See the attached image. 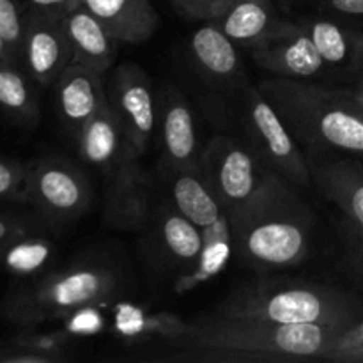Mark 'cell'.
Wrapping results in <instances>:
<instances>
[{
    "instance_id": "obj_1",
    "label": "cell",
    "mask_w": 363,
    "mask_h": 363,
    "mask_svg": "<svg viewBox=\"0 0 363 363\" xmlns=\"http://www.w3.org/2000/svg\"><path fill=\"white\" fill-rule=\"evenodd\" d=\"M340 330L211 314L183 321L167 344L177 353L176 360L186 362L319 360Z\"/></svg>"
},
{
    "instance_id": "obj_2",
    "label": "cell",
    "mask_w": 363,
    "mask_h": 363,
    "mask_svg": "<svg viewBox=\"0 0 363 363\" xmlns=\"http://www.w3.org/2000/svg\"><path fill=\"white\" fill-rule=\"evenodd\" d=\"M233 254L241 266L264 273L298 266L314 245L311 206L286 177L269 172L259 190L229 215Z\"/></svg>"
},
{
    "instance_id": "obj_3",
    "label": "cell",
    "mask_w": 363,
    "mask_h": 363,
    "mask_svg": "<svg viewBox=\"0 0 363 363\" xmlns=\"http://www.w3.org/2000/svg\"><path fill=\"white\" fill-rule=\"evenodd\" d=\"M124 268L105 255H85L35 279L16 282L0 300V319L20 328L60 321L121 296Z\"/></svg>"
},
{
    "instance_id": "obj_4",
    "label": "cell",
    "mask_w": 363,
    "mask_h": 363,
    "mask_svg": "<svg viewBox=\"0 0 363 363\" xmlns=\"http://www.w3.org/2000/svg\"><path fill=\"white\" fill-rule=\"evenodd\" d=\"M215 314L277 325L346 328L363 318V301L340 287L301 279H257L240 284Z\"/></svg>"
},
{
    "instance_id": "obj_5",
    "label": "cell",
    "mask_w": 363,
    "mask_h": 363,
    "mask_svg": "<svg viewBox=\"0 0 363 363\" xmlns=\"http://www.w3.org/2000/svg\"><path fill=\"white\" fill-rule=\"evenodd\" d=\"M257 87L307 151L363 158V116L335 87L284 77L262 80Z\"/></svg>"
},
{
    "instance_id": "obj_6",
    "label": "cell",
    "mask_w": 363,
    "mask_h": 363,
    "mask_svg": "<svg viewBox=\"0 0 363 363\" xmlns=\"http://www.w3.org/2000/svg\"><path fill=\"white\" fill-rule=\"evenodd\" d=\"M241 96V128L243 140L272 172L286 177L298 188L312 184L307 155L272 103L257 85L245 84Z\"/></svg>"
},
{
    "instance_id": "obj_7",
    "label": "cell",
    "mask_w": 363,
    "mask_h": 363,
    "mask_svg": "<svg viewBox=\"0 0 363 363\" xmlns=\"http://www.w3.org/2000/svg\"><path fill=\"white\" fill-rule=\"evenodd\" d=\"M91 201V183L77 163L59 155L28 162L27 206L48 227L74 222L87 211Z\"/></svg>"
},
{
    "instance_id": "obj_8",
    "label": "cell",
    "mask_w": 363,
    "mask_h": 363,
    "mask_svg": "<svg viewBox=\"0 0 363 363\" xmlns=\"http://www.w3.org/2000/svg\"><path fill=\"white\" fill-rule=\"evenodd\" d=\"M195 167L227 215L241 208L272 172L247 142L229 135H215Z\"/></svg>"
},
{
    "instance_id": "obj_9",
    "label": "cell",
    "mask_w": 363,
    "mask_h": 363,
    "mask_svg": "<svg viewBox=\"0 0 363 363\" xmlns=\"http://www.w3.org/2000/svg\"><path fill=\"white\" fill-rule=\"evenodd\" d=\"M106 99L119 117L128 151L140 160L151 147L158 126V96L151 80L137 64H123L110 77Z\"/></svg>"
},
{
    "instance_id": "obj_10",
    "label": "cell",
    "mask_w": 363,
    "mask_h": 363,
    "mask_svg": "<svg viewBox=\"0 0 363 363\" xmlns=\"http://www.w3.org/2000/svg\"><path fill=\"white\" fill-rule=\"evenodd\" d=\"M145 250L158 272L177 279L190 272L202 248V229L181 215L172 204H158L145 227Z\"/></svg>"
},
{
    "instance_id": "obj_11",
    "label": "cell",
    "mask_w": 363,
    "mask_h": 363,
    "mask_svg": "<svg viewBox=\"0 0 363 363\" xmlns=\"http://www.w3.org/2000/svg\"><path fill=\"white\" fill-rule=\"evenodd\" d=\"M155 209V181L140 160L126 158L108 174L103 218L116 229L144 233Z\"/></svg>"
},
{
    "instance_id": "obj_12",
    "label": "cell",
    "mask_w": 363,
    "mask_h": 363,
    "mask_svg": "<svg viewBox=\"0 0 363 363\" xmlns=\"http://www.w3.org/2000/svg\"><path fill=\"white\" fill-rule=\"evenodd\" d=\"M250 52L255 64L275 77L311 82L328 69L300 21L286 20Z\"/></svg>"
},
{
    "instance_id": "obj_13",
    "label": "cell",
    "mask_w": 363,
    "mask_h": 363,
    "mask_svg": "<svg viewBox=\"0 0 363 363\" xmlns=\"http://www.w3.org/2000/svg\"><path fill=\"white\" fill-rule=\"evenodd\" d=\"M312 184L346 216V223L363 236V165L333 151H305Z\"/></svg>"
},
{
    "instance_id": "obj_14",
    "label": "cell",
    "mask_w": 363,
    "mask_h": 363,
    "mask_svg": "<svg viewBox=\"0 0 363 363\" xmlns=\"http://www.w3.org/2000/svg\"><path fill=\"white\" fill-rule=\"evenodd\" d=\"M73 60L62 27V14L30 9L25 27L21 64L41 89L53 87L57 78Z\"/></svg>"
},
{
    "instance_id": "obj_15",
    "label": "cell",
    "mask_w": 363,
    "mask_h": 363,
    "mask_svg": "<svg viewBox=\"0 0 363 363\" xmlns=\"http://www.w3.org/2000/svg\"><path fill=\"white\" fill-rule=\"evenodd\" d=\"M156 137L162 151V169H190L201 152L195 116L190 103L176 89L169 87L158 96Z\"/></svg>"
},
{
    "instance_id": "obj_16",
    "label": "cell",
    "mask_w": 363,
    "mask_h": 363,
    "mask_svg": "<svg viewBox=\"0 0 363 363\" xmlns=\"http://www.w3.org/2000/svg\"><path fill=\"white\" fill-rule=\"evenodd\" d=\"M60 126L74 140L80 128L106 103L103 74L71 62L53 84Z\"/></svg>"
},
{
    "instance_id": "obj_17",
    "label": "cell",
    "mask_w": 363,
    "mask_h": 363,
    "mask_svg": "<svg viewBox=\"0 0 363 363\" xmlns=\"http://www.w3.org/2000/svg\"><path fill=\"white\" fill-rule=\"evenodd\" d=\"M190 53L197 71L213 87L241 91L247 84L238 45L213 21L191 34Z\"/></svg>"
},
{
    "instance_id": "obj_18",
    "label": "cell",
    "mask_w": 363,
    "mask_h": 363,
    "mask_svg": "<svg viewBox=\"0 0 363 363\" xmlns=\"http://www.w3.org/2000/svg\"><path fill=\"white\" fill-rule=\"evenodd\" d=\"M73 64L89 67L99 74L108 73L116 64L121 41L84 6H77L62 14Z\"/></svg>"
},
{
    "instance_id": "obj_19",
    "label": "cell",
    "mask_w": 363,
    "mask_h": 363,
    "mask_svg": "<svg viewBox=\"0 0 363 363\" xmlns=\"http://www.w3.org/2000/svg\"><path fill=\"white\" fill-rule=\"evenodd\" d=\"M78 155L87 165L108 176L119 163L133 158L128 151L126 135L108 99L105 105L80 128L74 137Z\"/></svg>"
},
{
    "instance_id": "obj_20",
    "label": "cell",
    "mask_w": 363,
    "mask_h": 363,
    "mask_svg": "<svg viewBox=\"0 0 363 363\" xmlns=\"http://www.w3.org/2000/svg\"><path fill=\"white\" fill-rule=\"evenodd\" d=\"M300 23L305 27L328 69L344 71L353 78L360 74L363 32L342 23L335 16L303 18Z\"/></svg>"
},
{
    "instance_id": "obj_21",
    "label": "cell",
    "mask_w": 363,
    "mask_h": 363,
    "mask_svg": "<svg viewBox=\"0 0 363 363\" xmlns=\"http://www.w3.org/2000/svg\"><path fill=\"white\" fill-rule=\"evenodd\" d=\"M121 43L140 45L158 28V13L149 0H80Z\"/></svg>"
},
{
    "instance_id": "obj_22",
    "label": "cell",
    "mask_w": 363,
    "mask_h": 363,
    "mask_svg": "<svg viewBox=\"0 0 363 363\" xmlns=\"http://www.w3.org/2000/svg\"><path fill=\"white\" fill-rule=\"evenodd\" d=\"M238 46L252 50L284 23L273 0H233L215 20Z\"/></svg>"
},
{
    "instance_id": "obj_23",
    "label": "cell",
    "mask_w": 363,
    "mask_h": 363,
    "mask_svg": "<svg viewBox=\"0 0 363 363\" xmlns=\"http://www.w3.org/2000/svg\"><path fill=\"white\" fill-rule=\"evenodd\" d=\"M163 179L169 184L170 204L197 227L211 225L222 216L223 209L197 167L163 169Z\"/></svg>"
},
{
    "instance_id": "obj_24",
    "label": "cell",
    "mask_w": 363,
    "mask_h": 363,
    "mask_svg": "<svg viewBox=\"0 0 363 363\" xmlns=\"http://www.w3.org/2000/svg\"><path fill=\"white\" fill-rule=\"evenodd\" d=\"M230 254H233L230 218L227 213H222L215 223L202 227V248L197 262L190 272L177 277L174 282V293H190L197 286L211 280L225 268Z\"/></svg>"
},
{
    "instance_id": "obj_25",
    "label": "cell",
    "mask_w": 363,
    "mask_h": 363,
    "mask_svg": "<svg viewBox=\"0 0 363 363\" xmlns=\"http://www.w3.org/2000/svg\"><path fill=\"white\" fill-rule=\"evenodd\" d=\"M39 85L21 62L0 64V113L21 128H34L41 117Z\"/></svg>"
},
{
    "instance_id": "obj_26",
    "label": "cell",
    "mask_w": 363,
    "mask_h": 363,
    "mask_svg": "<svg viewBox=\"0 0 363 363\" xmlns=\"http://www.w3.org/2000/svg\"><path fill=\"white\" fill-rule=\"evenodd\" d=\"M53 259L55 245L50 240L48 230H43L14 241L4 254L0 269L9 273L16 282H23L52 269Z\"/></svg>"
},
{
    "instance_id": "obj_27",
    "label": "cell",
    "mask_w": 363,
    "mask_h": 363,
    "mask_svg": "<svg viewBox=\"0 0 363 363\" xmlns=\"http://www.w3.org/2000/svg\"><path fill=\"white\" fill-rule=\"evenodd\" d=\"M319 362L363 363V318L337 332Z\"/></svg>"
},
{
    "instance_id": "obj_28",
    "label": "cell",
    "mask_w": 363,
    "mask_h": 363,
    "mask_svg": "<svg viewBox=\"0 0 363 363\" xmlns=\"http://www.w3.org/2000/svg\"><path fill=\"white\" fill-rule=\"evenodd\" d=\"M11 342L18 344L21 347L35 351V353L48 354V357L57 358L59 362L67 360V350H69L71 333L66 328L59 330V332H32V328H23L21 332L13 333V335L6 337Z\"/></svg>"
},
{
    "instance_id": "obj_29",
    "label": "cell",
    "mask_w": 363,
    "mask_h": 363,
    "mask_svg": "<svg viewBox=\"0 0 363 363\" xmlns=\"http://www.w3.org/2000/svg\"><path fill=\"white\" fill-rule=\"evenodd\" d=\"M48 229L50 227L34 211L21 213L0 208V261L14 241L28 236V234L43 233Z\"/></svg>"
},
{
    "instance_id": "obj_30",
    "label": "cell",
    "mask_w": 363,
    "mask_h": 363,
    "mask_svg": "<svg viewBox=\"0 0 363 363\" xmlns=\"http://www.w3.org/2000/svg\"><path fill=\"white\" fill-rule=\"evenodd\" d=\"M30 7L25 0H0V34L21 60L25 27Z\"/></svg>"
},
{
    "instance_id": "obj_31",
    "label": "cell",
    "mask_w": 363,
    "mask_h": 363,
    "mask_svg": "<svg viewBox=\"0 0 363 363\" xmlns=\"http://www.w3.org/2000/svg\"><path fill=\"white\" fill-rule=\"evenodd\" d=\"M28 163L0 156V204L14 202L27 206Z\"/></svg>"
},
{
    "instance_id": "obj_32",
    "label": "cell",
    "mask_w": 363,
    "mask_h": 363,
    "mask_svg": "<svg viewBox=\"0 0 363 363\" xmlns=\"http://www.w3.org/2000/svg\"><path fill=\"white\" fill-rule=\"evenodd\" d=\"M170 2L184 16L209 21L218 18L230 6L233 0H170Z\"/></svg>"
},
{
    "instance_id": "obj_33",
    "label": "cell",
    "mask_w": 363,
    "mask_h": 363,
    "mask_svg": "<svg viewBox=\"0 0 363 363\" xmlns=\"http://www.w3.org/2000/svg\"><path fill=\"white\" fill-rule=\"evenodd\" d=\"M0 363H60L48 354L21 347L7 339H0Z\"/></svg>"
},
{
    "instance_id": "obj_34",
    "label": "cell",
    "mask_w": 363,
    "mask_h": 363,
    "mask_svg": "<svg viewBox=\"0 0 363 363\" xmlns=\"http://www.w3.org/2000/svg\"><path fill=\"white\" fill-rule=\"evenodd\" d=\"M344 241H346L347 268L363 284V236L346 223V227H344Z\"/></svg>"
},
{
    "instance_id": "obj_35",
    "label": "cell",
    "mask_w": 363,
    "mask_h": 363,
    "mask_svg": "<svg viewBox=\"0 0 363 363\" xmlns=\"http://www.w3.org/2000/svg\"><path fill=\"white\" fill-rule=\"evenodd\" d=\"M321 11L335 18H363V0H321Z\"/></svg>"
},
{
    "instance_id": "obj_36",
    "label": "cell",
    "mask_w": 363,
    "mask_h": 363,
    "mask_svg": "<svg viewBox=\"0 0 363 363\" xmlns=\"http://www.w3.org/2000/svg\"><path fill=\"white\" fill-rule=\"evenodd\" d=\"M335 91L344 101L350 103L357 112H360L363 116V74L353 78V82L346 87H335Z\"/></svg>"
},
{
    "instance_id": "obj_37",
    "label": "cell",
    "mask_w": 363,
    "mask_h": 363,
    "mask_svg": "<svg viewBox=\"0 0 363 363\" xmlns=\"http://www.w3.org/2000/svg\"><path fill=\"white\" fill-rule=\"evenodd\" d=\"M30 9L48 11V13L64 14L73 7L80 6V0H25Z\"/></svg>"
},
{
    "instance_id": "obj_38",
    "label": "cell",
    "mask_w": 363,
    "mask_h": 363,
    "mask_svg": "<svg viewBox=\"0 0 363 363\" xmlns=\"http://www.w3.org/2000/svg\"><path fill=\"white\" fill-rule=\"evenodd\" d=\"M6 62H21L20 57L14 53V50L11 48L9 43L4 39V35L0 34V64H6Z\"/></svg>"
},
{
    "instance_id": "obj_39",
    "label": "cell",
    "mask_w": 363,
    "mask_h": 363,
    "mask_svg": "<svg viewBox=\"0 0 363 363\" xmlns=\"http://www.w3.org/2000/svg\"><path fill=\"white\" fill-rule=\"evenodd\" d=\"M360 74H363V57H362V71H360ZM360 74H358V77H360Z\"/></svg>"
}]
</instances>
